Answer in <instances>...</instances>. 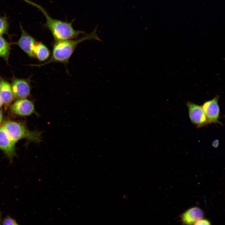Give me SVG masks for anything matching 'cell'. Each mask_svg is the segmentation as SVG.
Returning a JSON list of instances; mask_svg holds the SVG:
<instances>
[{
	"mask_svg": "<svg viewBox=\"0 0 225 225\" xmlns=\"http://www.w3.org/2000/svg\"><path fill=\"white\" fill-rule=\"evenodd\" d=\"M11 109L13 112L21 116L37 113L33 101L26 98L18 99L12 105Z\"/></svg>",
	"mask_w": 225,
	"mask_h": 225,
	"instance_id": "cell-8",
	"label": "cell"
},
{
	"mask_svg": "<svg viewBox=\"0 0 225 225\" xmlns=\"http://www.w3.org/2000/svg\"><path fill=\"white\" fill-rule=\"evenodd\" d=\"M204 216L203 210L199 207H195L186 211L180 217L183 224L192 225L198 220L203 218Z\"/></svg>",
	"mask_w": 225,
	"mask_h": 225,
	"instance_id": "cell-10",
	"label": "cell"
},
{
	"mask_svg": "<svg viewBox=\"0 0 225 225\" xmlns=\"http://www.w3.org/2000/svg\"><path fill=\"white\" fill-rule=\"evenodd\" d=\"M30 80V78L26 79L15 78L13 80L11 87L14 98L20 99L30 96L32 88Z\"/></svg>",
	"mask_w": 225,
	"mask_h": 225,
	"instance_id": "cell-6",
	"label": "cell"
},
{
	"mask_svg": "<svg viewBox=\"0 0 225 225\" xmlns=\"http://www.w3.org/2000/svg\"><path fill=\"white\" fill-rule=\"evenodd\" d=\"M96 27L90 34L79 39L55 41L53 44L51 56L48 61L42 63L32 64L29 65L39 67L53 62L61 63L67 65L76 46L80 43L86 40L92 39L101 41L96 34Z\"/></svg>",
	"mask_w": 225,
	"mask_h": 225,
	"instance_id": "cell-1",
	"label": "cell"
},
{
	"mask_svg": "<svg viewBox=\"0 0 225 225\" xmlns=\"http://www.w3.org/2000/svg\"><path fill=\"white\" fill-rule=\"evenodd\" d=\"M211 224V222L209 220L203 218L198 220L193 224L194 225H210Z\"/></svg>",
	"mask_w": 225,
	"mask_h": 225,
	"instance_id": "cell-16",
	"label": "cell"
},
{
	"mask_svg": "<svg viewBox=\"0 0 225 225\" xmlns=\"http://www.w3.org/2000/svg\"><path fill=\"white\" fill-rule=\"evenodd\" d=\"M35 57L41 62L47 60L50 56L48 48L42 42H37L33 49Z\"/></svg>",
	"mask_w": 225,
	"mask_h": 225,
	"instance_id": "cell-12",
	"label": "cell"
},
{
	"mask_svg": "<svg viewBox=\"0 0 225 225\" xmlns=\"http://www.w3.org/2000/svg\"><path fill=\"white\" fill-rule=\"evenodd\" d=\"M219 144V141L218 140H214L212 143V145L215 148H217L218 147Z\"/></svg>",
	"mask_w": 225,
	"mask_h": 225,
	"instance_id": "cell-17",
	"label": "cell"
},
{
	"mask_svg": "<svg viewBox=\"0 0 225 225\" xmlns=\"http://www.w3.org/2000/svg\"><path fill=\"white\" fill-rule=\"evenodd\" d=\"M23 0L37 8L43 14L46 19L44 26L52 33L55 41L72 39L79 34L84 33L83 31L76 30L73 28L72 21L70 22L53 19L41 5L29 0Z\"/></svg>",
	"mask_w": 225,
	"mask_h": 225,
	"instance_id": "cell-2",
	"label": "cell"
},
{
	"mask_svg": "<svg viewBox=\"0 0 225 225\" xmlns=\"http://www.w3.org/2000/svg\"><path fill=\"white\" fill-rule=\"evenodd\" d=\"M21 35L18 40L15 44L18 46L30 57H35L33 52L34 46L37 42L35 39L29 34L20 24Z\"/></svg>",
	"mask_w": 225,
	"mask_h": 225,
	"instance_id": "cell-7",
	"label": "cell"
},
{
	"mask_svg": "<svg viewBox=\"0 0 225 225\" xmlns=\"http://www.w3.org/2000/svg\"><path fill=\"white\" fill-rule=\"evenodd\" d=\"M218 98L219 97L217 96L205 102L202 105L208 124L220 123L218 121L220 113Z\"/></svg>",
	"mask_w": 225,
	"mask_h": 225,
	"instance_id": "cell-5",
	"label": "cell"
},
{
	"mask_svg": "<svg viewBox=\"0 0 225 225\" xmlns=\"http://www.w3.org/2000/svg\"><path fill=\"white\" fill-rule=\"evenodd\" d=\"M3 225H17L16 221L10 216H7L2 221Z\"/></svg>",
	"mask_w": 225,
	"mask_h": 225,
	"instance_id": "cell-15",
	"label": "cell"
},
{
	"mask_svg": "<svg viewBox=\"0 0 225 225\" xmlns=\"http://www.w3.org/2000/svg\"><path fill=\"white\" fill-rule=\"evenodd\" d=\"M3 103V102H2L1 98L0 97V108L2 106Z\"/></svg>",
	"mask_w": 225,
	"mask_h": 225,
	"instance_id": "cell-19",
	"label": "cell"
},
{
	"mask_svg": "<svg viewBox=\"0 0 225 225\" xmlns=\"http://www.w3.org/2000/svg\"><path fill=\"white\" fill-rule=\"evenodd\" d=\"M186 105L190 120L197 128L203 127L208 124L202 106L190 102H187Z\"/></svg>",
	"mask_w": 225,
	"mask_h": 225,
	"instance_id": "cell-4",
	"label": "cell"
},
{
	"mask_svg": "<svg viewBox=\"0 0 225 225\" xmlns=\"http://www.w3.org/2000/svg\"><path fill=\"white\" fill-rule=\"evenodd\" d=\"M15 144L2 127H0V150H2L10 161L16 155Z\"/></svg>",
	"mask_w": 225,
	"mask_h": 225,
	"instance_id": "cell-9",
	"label": "cell"
},
{
	"mask_svg": "<svg viewBox=\"0 0 225 225\" xmlns=\"http://www.w3.org/2000/svg\"><path fill=\"white\" fill-rule=\"evenodd\" d=\"M10 50V45L8 42L0 35V57L8 61Z\"/></svg>",
	"mask_w": 225,
	"mask_h": 225,
	"instance_id": "cell-13",
	"label": "cell"
},
{
	"mask_svg": "<svg viewBox=\"0 0 225 225\" xmlns=\"http://www.w3.org/2000/svg\"><path fill=\"white\" fill-rule=\"evenodd\" d=\"M0 97L3 102L6 104L10 103L14 98L12 87L10 84L3 79L1 78Z\"/></svg>",
	"mask_w": 225,
	"mask_h": 225,
	"instance_id": "cell-11",
	"label": "cell"
},
{
	"mask_svg": "<svg viewBox=\"0 0 225 225\" xmlns=\"http://www.w3.org/2000/svg\"><path fill=\"white\" fill-rule=\"evenodd\" d=\"M2 127L15 143L23 138L26 139L27 143L32 142L40 143L41 141V132L30 130L22 123L9 121L5 123Z\"/></svg>",
	"mask_w": 225,
	"mask_h": 225,
	"instance_id": "cell-3",
	"label": "cell"
},
{
	"mask_svg": "<svg viewBox=\"0 0 225 225\" xmlns=\"http://www.w3.org/2000/svg\"><path fill=\"white\" fill-rule=\"evenodd\" d=\"M9 25L7 17L5 16H0V35L7 34Z\"/></svg>",
	"mask_w": 225,
	"mask_h": 225,
	"instance_id": "cell-14",
	"label": "cell"
},
{
	"mask_svg": "<svg viewBox=\"0 0 225 225\" xmlns=\"http://www.w3.org/2000/svg\"><path fill=\"white\" fill-rule=\"evenodd\" d=\"M2 114L1 110H0V123L2 122Z\"/></svg>",
	"mask_w": 225,
	"mask_h": 225,
	"instance_id": "cell-18",
	"label": "cell"
},
{
	"mask_svg": "<svg viewBox=\"0 0 225 225\" xmlns=\"http://www.w3.org/2000/svg\"><path fill=\"white\" fill-rule=\"evenodd\" d=\"M1 83L0 82V89H1Z\"/></svg>",
	"mask_w": 225,
	"mask_h": 225,
	"instance_id": "cell-20",
	"label": "cell"
}]
</instances>
